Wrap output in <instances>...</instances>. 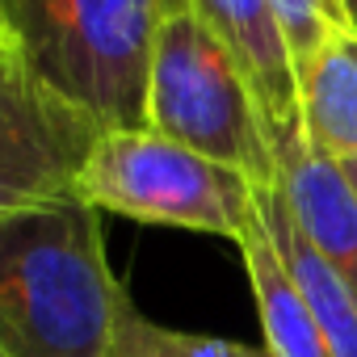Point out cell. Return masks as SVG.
<instances>
[{"instance_id": "cell-1", "label": "cell", "mask_w": 357, "mask_h": 357, "mask_svg": "<svg viewBox=\"0 0 357 357\" xmlns=\"http://www.w3.org/2000/svg\"><path fill=\"white\" fill-rule=\"evenodd\" d=\"M130 298L76 194L0 219V353L105 357Z\"/></svg>"}, {"instance_id": "cell-2", "label": "cell", "mask_w": 357, "mask_h": 357, "mask_svg": "<svg viewBox=\"0 0 357 357\" xmlns=\"http://www.w3.org/2000/svg\"><path fill=\"white\" fill-rule=\"evenodd\" d=\"M190 0H0L13 59L101 130L147 126V76L164 22Z\"/></svg>"}, {"instance_id": "cell-3", "label": "cell", "mask_w": 357, "mask_h": 357, "mask_svg": "<svg viewBox=\"0 0 357 357\" xmlns=\"http://www.w3.org/2000/svg\"><path fill=\"white\" fill-rule=\"evenodd\" d=\"M147 126L244 172L252 185L278 181L261 101L236 55L190 5L172 13L155 38L147 76Z\"/></svg>"}, {"instance_id": "cell-4", "label": "cell", "mask_w": 357, "mask_h": 357, "mask_svg": "<svg viewBox=\"0 0 357 357\" xmlns=\"http://www.w3.org/2000/svg\"><path fill=\"white\" fill-rule=\"evenodd\" d=\"M76 198L97 215H122L151 227L206 231L240 244L257 215V185L244 172L181 147L151 126L101 130L80 164Z\"/></svg>"}, {"instance_id": "cell-5", "label": "cell", "mask_w": 357, "mask_h": 357, "mask_svg": "<svg viewBox=\"0 0 357 357\" xmlns=\"http://www.w3.org/2000/svg\"><path fill=\"white\" fill-rule=\"evenodd\" d=\"M101 126L43 89L13 55L0 59V219L76 194Z\"/></svg>"}, {"instance_id": "cell-6", "label": "cell", "mask_w": 357, "mask_h": 357, "mask_svg": "<svg viewBox=\"0 0 357 357\" xmlns=\"http://www.w3.org/2000/svg\"><path fill=\"white\" fill-rule=\"evenodd\" d=\"M190 9L219 34V43L244 68L269 139L294 130L298 118V63L286 43V30L269 0H190Z\"/></svg>"}, {"instance_id": "cell-7", "label": "cell", "mask_w": 357, "mask_h": 357, "mask_svg": "<svg viewBox=\"0 0 357 357\" xmlns=\"http://www.w3.org/2000/svg\"><path fill=\"white\" fill-rule=\"evenodd\" d=\"M303 135L332 160H357V26L336 17L311 59L298 63Z\"/></svg>"}, {"instance_id": "cell-8", "label": "cell", "mask_w": 357, "mask_h": 357, "mask_svg": "<svg viewBox=\"0 0 357 357\" xmlns=\"http://www.w3.org/2000/svg\"><path fill=\"white\" fill-rule=\"evenodd\" d=\"M240 257L248 269V286L257 298V315H261V332H265V349L273 357H332L324 328L307 303V294L298 290L290 265L282 261L278 244L269 240L261 215H252L248 231L240 236Z\"/></svg>"}, {"instance_id": "cell-9", "label": "cell", "mask_w": 357, "mask_h": 357, "mask_svg": "<svg viewBox=\"0 0 357 357\" xmlns=\"http://www.w3.org/2000/svg\"><path fill=\"white\" fill-rule=\"evenodd\" d=\"M257 215H261L269 240L278 244L282 261L290 265L298 290L307 294V303H311V311H315V319L324 328L328 353L332 357H357V298L332 273V265L311 248V240L294 223V215H290L278 181L273 185H257Z\"/></svg>"}, {"instance_id": "cell-10", "label": "cell", "mask_w": 357, "mask_h": 357, "mask_svg": "<svg viewBox=\"0 0 357 357\" xmlns=\"http://www.w3.org/2000/svg\"><path fill=\"white\" fill-rule=\"evenodd\" d=\"M105 357H273V353L265 344H240V340H223V336L164 328L130 307L122 315Z\"/></svg>"}, {"instance_id": "cell-11", "label": "cell", "mask_w": 357, "mask_h": 357, "mask_svg": "<svg viewBox=\"0 0 357 357\" xmlns=\"http://www.w3.org/2000/svg\"><path fill=\"white\" fill-rule=\"evenodd\" d=\"M269 5H273L278 22H282V30H286V43H290V51H294V63L311 59L315 47L324 43V34L332 30V22L344 17L332 0H269Z\"/></svg>"}, {"instance_id": "cell-12", "label": "cell", "mask_w": 357, "mask_h": 357, "mask_svg": "<svg viewBox=\"0 0 357 357\" xmlns=\"http://www.w3.org/2000/svg\"><path fill=\"white\" fill-rule=\"evenodd\" d=\"M332 5H336V9L353 22V26H357V0H332Z\"/></svg>"}, {"instance_id": "cell-13", "label": "cell", "mask_w": 357, "mask_h": 357, "mask_svg": "<svg viewBox=\"0 0 357 357\" xmlns=\"http://www.w3.org/2000/svg\"><path fill=\"white\" fill-rule=\"evenodd\" d=\"M344 172H349V181H353V190H357V160H344Z\"/></svg>"}, {"instance_id": "cell-14", "label": "cell", "mask_w": 357, "mask_h": 357, "mask_svg": "<svg viewBox=\"0 0 357 357\" xmlns=\"http://www.w3.org/2000/svg\"><path fill=\"white\" fill-rule=\"evenodd\" d=\"M13 51H9V43H5V30H0V59H9Z\"/></svg>"}, {"instance_id": "cell-15", "label": "cell", "mask_w": 357, "mask_h": 357, "mask_svg": "<svg viewBox=\"0 0 357 357\" xmlns=\"http://www.w3.org/2000/svg\"><path fill=\"white\" fill-rule=\"evenodd\" d=\"M0 357H5V353H0Z\"/></svg>"}]
</instances>
